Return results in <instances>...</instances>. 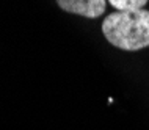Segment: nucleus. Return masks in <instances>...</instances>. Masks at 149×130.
<instances>
[{"label": "nucleus", "instance_id": "nucleus-3", "mask_svg": "<svg viewBox=\"0 0 149 130\" xmlns=\"http://www.w3.org/2000/svg\"><path fill=\"white\" fill-rule=\"evenodd\" d=\"M118 11H136L144 10V5L149 0H107Z\"/></svg>", "mask_w": 149, "mask_h": 130}, {"label": "nucleus", "instance_id": "nucleus-2", "mask_svg": "<svg viewBox=\"0 0 149 130\" xmlns=\"http://www.w3.org/2000/svg\"><path fill=\"white\" fill-rule=\"evenodd\" d=\"M58 6L71 14H79L88 19H96L104 14L107 0H57Z\"/></svg>", "mask_w": 149, "mask_h": 130}, {"label": "nucleus", "instance_id": "nucleus-1", "mask_svg": "<svg viewBox=\"0 0 149 130\" xmlns=\"http://www.w3.org/2000/svg\"><path fill=\"white\" fill-rule=\"evenodd\" d=\"M102 33L111 46L127 52L149 47V11H115L102 22Z\"/></svg>", "mask_w": 149, "mask_h": 130}]
</instances>
